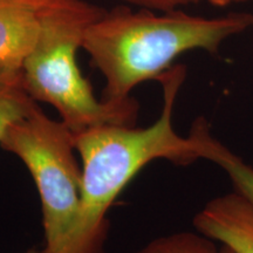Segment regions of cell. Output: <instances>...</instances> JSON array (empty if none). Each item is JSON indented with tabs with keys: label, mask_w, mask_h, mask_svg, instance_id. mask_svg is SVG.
I'll list each match as a JSON object with an SVG mask.
<instances>
[{
	"label": "cell",
	"mask_w": 253,
	"mask_h": 253,
	"mask_svg": "<svg viewBox=\"0 0 253 253\" xmlns=\"http://www.w3.org/2000/svg\"><path fill=\"white\" fill-rule=\"evenodd\" d=\"M186 77L183 65H173L157 81L162 84L163 108L147 128L102 126L74 134L82 160V189L77 223L58 253H106L109 209L122 190L143 168L156 160L186 166L202 160L195 132L184 137L172 126L177 95Z\"/></svg>",
	"instance_id": "obj_1"
},
{
	"label": "cell",
	"mask_w": 253,
	"mask_h": 253,
	"mask_svg": "<svg viewBox=\"0 0 253 253\" xmlns=\"http://www.w3.org/2000/svg\"><path fill=\"white\" fill-rule=\"evenodd\" d=\"M251 25L253 15L245 13L203 18L178 9L158 14L116 7L88 25L81 48L106 81L102 100L119 103L138 84L158 80L183 53H217L224 41Z\"/></svg>",
	"instance_id": "obj_2"
},
{
	"label": "cell",
	"mask_w": 253,
	"mask_h": 253,
	"mask_svg": "<svg viewBox=\"0 0 253 253\" xmlns=\"http://www.w3.org/2000/svg\"><path fill=\"white\" fill-rule=\"evenodd\" d=\"M104 11L77 0L47 21L21 73L28 94L58 110L73 134L102 126H136L140 104L134 97L113 103L95 96L77 61L86 28Z\"/></svg>",
	"instance_id": "obj_3"
},
{
	"label": "cell",
	"mask_w": 253,
	"mask_h": 253,
	"mask_svg": "<svg viewBox=\"0 0 253 253\" xmlns=\"http://www.w3.org/2000/svg\"><path fill=\"white\" fill-rule=\"evenodd\" d=\"M0 147L20 158L37 185L45 237L40 253H58L77 223L81 203L82 167L74 154V134L37 104L8 126Z\"/></svg>",
	"instance_id": "obj_4"
},
{
	"label": "cell",
	"mask_w": 253,
	"mask_h": 253,
	"mask_svg": "<svg viewBox=\"0 0 253 253\" xmlns=\"http://www.w3.org/2000/svg\"><path fill=\"white\" fill-rule=\"evenodd\" d=\"M77 0H0V66L21 69L47 21Z\"/></svg>",
	"instance_id": "obj_5"
},
{
	"label": "cell",
	"mask_w": 253,
	"mask_h": 253,
	"mask_svg": "<svg viewBox=\"0 0 253 253\" xmlns=\"http://www.w3.org/2000/svg\"><path fill=\"white\" fill-rule=\"evenodd\" d=\"M192 223L197 232L233 253H253V205L235 190L209 201Z\"/></svg>",
	"instance_id": "obj_6"
},
{
	"label": "cell",
	"mask_w": 253,
	"mask_h": 253,
	"mask_svg": "<svg viewBox=\"0 0 253 253\" xmlns=\"http://www.w3.org/2000/svg\"><path fill=\"white\" fill-rule=\"evenodd\" d=\"M191 129L199 140L202 158L221 168L229 176L233 190L253 205V167L214 137L204 118L196 120Z\"/></svg>",
	"instance_id": "obj_7"
},
{
	"label": "cell",
	"mask_w": 253,
	"mask_h": 253,
	"mask_svg": "<svg viewBox=\"0 0 253 253\" xmlns=\"http://www.w3.org/2000/svg\"><path fill=\"white\" fill-rule=\"evenodd\" d=\"M37 104L25 87L21 69L0 66V141L8 126L27 116Z\"/></svg>",
	"instance_id": "obj_8"
},
{
	"label": "cell",
	"mask_w": 253,
	"mask_h": 253,
	"mask_svg": "<svg viewBox=\"0 0 253 253\" xmlns=\"http://www.w3.org/2000/svg\"><path fill=\"white\" fill-rule=\"evenodd\" d=\"M219 249L202 233L184 231L155 238L134 253H219Z\"/></svg>",
	"instance_id": "obj_9"
},
{
	"label": "cell",
	"mask_w": 253,
	"mask_h": 253,
	"mask_svg": "<svg viewBox=\"0 0 253 253\" xmlns=\"http://www.w3.org/2000/svg\"><path fill=\"white\" fill-rule=\"evenodd\" d=\"M121 1L138 6L140 8L151 9V11L170 12L179 9L183 6L195 4L199 0H121Z\"/></svg>",
	"instance_id": "obj_10"
},
{
	"label": "cell",
	"mask_w": 253,
	"mask_h": 253,
	"mask_svg": "<svg viewBox=\"0 0 253 253\" xmlns=\"http://www.w3.org/2000/svg\"><path fill=\"white\" fill-rule=\"evenodd\" d=\"M210 4H212L214 6H229V5H233V4H242V2H246V1H251V0H208Z\"/></svg>",
	"instance_id": "obj_11"
},
{
	"label": "cell",
	"mask_w": 253,
	"mask_h": 253,
	"mask_svg": "<svg viewBox=\"0 0 253 253\" xmlns=\"http://www.w3.org/2000/svg\"><path fill=\"white\" fill-rule=\"evenodd\" d=\"M219 253H233L232 251L229 248H226V246L221 245V248L219 249Z\"/></svg>",
	"instance_id": "obj_12"
},
{
	"label": "cell",
	"mask_w": 253,
	"mask_h": 253,
	"mask_svg": "<svg viewBox=\"0 0 253 253\" xmlns=\"http://www.w3.org/2000/svg\"><path fill=\"white\" fill-rule=\"evenodd\" d=\"M25 253H40L39 251H38V250H36V249H30V250H27L26 252Z\"/></svg>",
	"instance_id": "obj_13"
}]
</instances>
